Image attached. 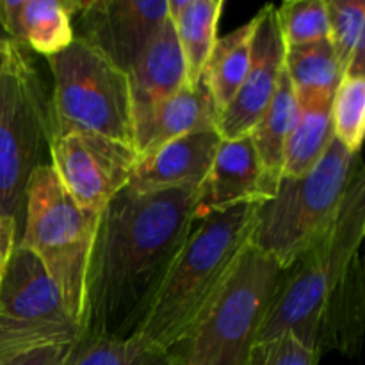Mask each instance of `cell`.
Masks as SVG:
<instances>
[{
  "instance_id": "1",
  "label": "cell",
  "mask_w": 365,
  "mask_h": 365,
  "mask_svg": "<svg viewBox=\"0 0 365 365\" xmlns=\"http://www.w3.org/2000/svg\"><path fill=\"white\" fill-rule=\"evenodd\" d=\"M198 189L125 187L102 210L84 284L78 339L130 337L196 220Z\"/></svg>"
},
{
  "instance_id": "2",
  "label": "cell",
  "mask_w": 365,
  "mask_h": 365,
  "mask_svg": "<svg viewBox=\"0 0 365 365\" xmlns=\"http://www.w3.org/2000/svg\"><path fill=\"white\" fill-rule=\"evenodd\" d=\"M364 235L365 177L359 160L334 223L282 269L255 342L289 331L319 356L330 349L355 356L365 312L359 253Z\"/></svg>"
},
{
  "instance_id": "3",
  "label": "cell",
  "mask_w": 365,
  "mask_h": 365,
  "mask_svg": "<svg viewBox=\"0 0 365 365\" xmlns=\"http://www.w3.org/2000/svg\"><path fill=\"white\" fill-rule=\"evenodd\" d=\"M255 210L245 203L196 217L134 335L171 349L192 330L250 242Z\"/></svg>"
},
{
  "instance_id": "4",
  "label": "cell",
  "mask_w": 365,
  "mask_h": 365,
  "mask_svg": "<svg viewBox=\"0 0 365 365\" xmlns=\"http://www.w3.org/2000/svg\"><path fill=\"white\" fill-rule=\"evenodd\" d=\"M52 138L50 98L25 48L0 39V217L21 235L27 184Z\"/></svg>"
},
{
  "instance_id": "5",
  "label": "cell",
  "mask_w": 365,
  "mask_h": 365,
  "mask_svg": "<svg viewBox=\"0 0 365 365\" xmlns=\"http://www.w3.org/2000/svg\"><path fill=\"white\" fill-rule=\"evenodd\" d=\"M337 139L305 177H282L277 192L259 203L250 245L284 269L330 228L359 164Z\"/></svg>"
},
{
  "instance_id": "6",
  "label": "cell",
  "mask_w": 365,
  "mask_h": 365,
  "mask_svg": "<svg viewBox=\"0 0 365 365\" xmlns=\"http://www.w3.org/2000/svg\"><path fill=\"white\" fill-rule=\"evenodd\" d=\"M282 267L246 245L192 330L170 349L175 365H248Z\"/></svg>"
},
{
  "instance_id": "7",
  "label": "cell",
  "mask_w": 365,
  "mask_h": 365,
  "mask_svg": "<svg viewBox=\"0 0 365 365\" xmlns=\"http://www.w3.org/2000/svg\"><path fill=\"white\" fill-rule=\"evenodd\" d=\"M100 214L81 209L50 164L36 168L27 184L18 245L38 257L81 328L84 284Z\"/></svg>"
},
{
  "instance_id": "8",
  "label": "cell",
  "mask_w": 365,
  "mask_h": 365,
  "mask_svg": "<svg viewBox=\"0 0 365 365\" xmlns=\"http://www.w3.org/2000/svg\"><path fill=\"white\" fill-rule=\"evenodd\" d=\"M53 78L52 135L89 132L134 146L128 75L82 39L46 57Z\"/></svg>"
},
{
  "instance_id": "9",
  "label": "cell",
  "mask_w": 365,
  "mask_h": 365,
  "mask_svg": "<svg viewBox=\"0 0 365 365\" xmlns=\"http://www.w3.org/2000/svg\"><path fill=\"white\" fill-rule=\"evenodd\" d=\"M50 166L81 209L102 214L110 200L130 184L139 157L134 146L89 132L53 134Z\"/></svg>"
},
{
  "instance_id": "10",
  "label": "cell",
  "mask_w": 365,
  "mask_h": 365,
  "mask_svg": "<svg viewBox=\"0 0 365 365\" xmlns=\"http://www.w3.org/2000/svg\"><path fill=\"white\" fill-rule=\"evenodd\" d=\"M0 321L43 344H75L81 328L34 253L16 245L0 278Z\"/></svg>"
},
{
  "instance_id": "11",
  "label": "cell",
  "mask_w": 365,
  "mask_h": 365,
  "mask_svg": "<svg viewBox=\"0 0 365 365\" xmlns=\"http://www.w3.org/2000/svg\"><path fill=\"white\" fill-rule=\"evenodd\" d=\"M166 20L168 0H75L71 27L128 75Z\"/></svg>"
},
{
  "instance_id": "12",
  "label": "cell",
  "mask_w": 365,
  "mask_h": 365,
  "mask_svg": "<svg viewBox=\"0 0 365 365\" xmlns=\"http://www.w3.org/2000/svg\"><path fill=\"white\" fill-rule=\"evenodd\" d=\"M253 21L255 31L248 75L234 100L217 114L216 130L221 139H237L252 134L266 113L284 70L285 43L278 25L277 7H264Z\"/></svg>"
},
{
  "instance_id": "13",
  "label": "cell",
  "mask_w": 365,
  "mask_h": 365,
  "mask_svg": "<svg viewBox=\"0 0 365 365\" xmlns=\"http://www.w3.org/2000/svg\"><path fill=\"white\" fill-rule=\"evenodd\" d=\"M278 182L264 170L252 135L221 139L209 173L196 195V217L245 203L266 202L277 192Z\"/></svg>"
},
{
  "instance_id": "14",
  "label": "cell",
  "mask_w": 365,
  "mask_h": 365,
  "mask_svg": "<svg viewBox=\"0 0 365 365\" xmlns=\"http://www.w3.org/2000/svg\"><path fill=\"white\" fill-rule=\"evenodd\" d=\"M220 145L217 130L191 132L173 139L139 160L128 187L135 192L198 189L212 166Z\"/></svg>"
},
{
  "instance_id": "15",
  "label": "cell",
  "mask_w": 365,
  "mask_h": 365,
  "mask_svg": "<svg viewBox=\"0 0 365 365\" xmlns=\"http://www.w3.org/2000/svg\"><path fill=\"white\" fill-rule=\"evenodd\" d=\"M217 109L202 81L134 118V150L139 160L191 132L216 130Z\"/></svg>"
},
{
  "instance_id": "16",
  "label": "cell",
  "mask_w": 365,
  "mask_h": 365,
  "mask_svg": "<svg viewBox=\"0 0 365 365\" xmlns=\"http://www.w3.org/2000/svg\"><path fill=\"white\" fill-rule=\"evenodd\" d=\"M75 0H0V27L21 48L59 53L73 41Z\"/></svg>"
},
{
  "instance_id": "17",
  "label": "cell",
  "mask_w": 365,
  "mask_h": 365,
  "mask_svg": "<svg viewBox=\"0 0 365 365\" xmlns=\"http://www.w3.org/2000/svg\"><path fill=\"white\" fill-rule=\"evenodd\" d=\"M128 86L132 118L146 113L187 86L184 56L170 18L160 25L135 66L128 71Z\"/></svg>"
},
{
  "instance_id": "18",
  "label": "cell",
  "mask_w": 365,
  "mask_h": 365,
  "mask_svg": "<svg viewBox=\"0 0 365 365\" xmlns=\"http://www.w3.org/2000/svg\"><path fill=\"white\" fill-rule=\"evenodd\" d=\"M298 98V114L289 134L284 153L282 177L309 175L334 143L330 95H307Z\"/></svg>"
},
{
  "instance_id": "19",
  "label": "cell",
  "mask_w": 365,
  "mask_h": 365,
  "mask_svg": "<svg viewBox=\"0 0 365 365\" xmlns=\"http://www.w3.org/2000/svg\"><path fill=\"white\" fill-rule=\"evenodd\" d=\"M221 9V0H168V18L184 56L187 86L202 81L203 66L217 41Z\"/></svg>"
},
{
  "instance_id": "20",
  "label": "cell",
  "mask_w": 365,
  "mask_h": 365,
  "mask_svg": "<svg viewBox=\"0 0 365 365\" xmlns=\"http://www.w3.org/2000/svg\"><path fill=\"white\" fill-rule=\"evenodd\" d=\"M253 31L255 21L252 20L232 31L230 34L217 38L203 66L202 82L212 96L217 114L234 100L248 75L252 63Z\"/></svg>"
},
{
  "instance_id": "21",
  "label": "cell",
  "mask_w": 365,
  "mask_h": 365,
  "mask_svg": "<svg viewBox=\"0 0 365 365\" xmlns=\"http://www.w3.org/2000/svg\"><path fill=\"white\" fill-rule=\"evenodd\" d=\"M296 114H298V98H296L294 86L284 68L278 78L277 91L266 113L250 134L264 170L274 182H280L282 178L285 145L294 125Z\"/></svg>"
},
{
  "instance_id": "22",
  "label": "cell",
  "mask_w": 365,
  "mask_h": 365,
  "mask_svg": "<svg viewBox=\"0 0 365 365\" xmlns=\"http://www.w3.org/2000/svg\"><path fill=\"white\" fill-rule=\"evenodd\" d=\"M64 365H175L170 349L138 335L123 339H78Z\"/></svg>"
},
{
  "instance_id": "23",
  "label": "cell",
  "mask_w": 365,
  "mask_h": 365,
  "mask_svg": "<svg viewBox=\"0 0 365 365\" xmlns=\"http://www.w3.org/2000/svg\"><path fill=\"white\" fill-rule=\"evenodd\" d=\"M284 68L294 86L296 96L335 95L342 70L330 41L285 48Z\"/></svg>"
},
{
  "instance_id": "24",
  "label": "cell",
  "mask_w": 365,
  "mask_h": 365,
  "mask_svg": "<svg viewBox=\"0 0 365 365\" xmlns=\"http://www.w3.org/2000/svg\"><path fill=\"white\" fill-rule=\"evenodd\" d=\"M330 41L342 73L364 71L365 4L359 0H327Z\"/></svg>"
},
{
  "instance_id": "25",
  "label": "cell",
  "mask_w": 365,
  "mask_h": 365,
  "mask_svg": "<svg viewBox=\"0 0 365 365\" xmlns=\"http://www.w3.org/2000/svg\"><path fill=\"white\" fill-rule=\"evenodd\" d=\"M334 138L356 155L365 135V77L364 71L348 70L342 75L331 100Z\"/></svg>"
},
{
  "instance_id": "26",
  "label": "cell",
  "mask_w": 365,
  "mask_h": 365,
  "mask_svg": "<svg viewBox=\"0 0 365 365\" xmlns=\"http://www.w3.org/2000/svg\"><path fill=\"white\" fill-rule=\"evenodd\" d=\"M285 48L328 41L327 0H289L277 9Z\"/></svg>"
},
{
  "instance_id": "27",
  "label": "cell",
  "mask_w": 365,
  "mask_h": 365,
  "mask_svg": "<svg viewBox=\"0 0 365 365\" xmlns=\"http://www.w3.org/2000/svg\"><path fill=\"white\" fill-rule=\"evenodd\" d=\"M319 360L321 356L314 349L285 331L267 341L255 342L250 351L248 365H317Z\"/></svg>"
},
{
  "instance_id": "28",
  "label": "cell",
  "mask_w": 365,
  "mask_h": 365,
  "mask_svg": "<svg viewBox=\"0 0 365 365\" xmlns=\"http://www.w3.org/2000/svg\"><path fill=\"white\" fill-rule=\"evenodd\" d=\"M73 344H46L27 349L2 365H64Z\"/></svg>"
},
{
  "instance_id": "29",
  "label": "cell",
  "mask_w": 365,
  "mask_h": 365,
  "mask_svg": "<svg viewBox=\"0 0 365 365\" xmlns=\"http://www.w3.org/2000/svg\"><path fill=\"white\" fill-rule=\"evenodd\" d=\"M43 344L38 339L31 337L27 334H21V331L14 330V328L6 327V324L0 321V365L7 360H11L13 356L20 355V353L27 351V349L39 348Z\"/></svg>"
},
{
  "instance_id": "30",
  "label": "cell",
  "mask_w": 365,
  "mask_h": 365,
  "mask_svg": "<svg viewBox=\"0 0 365 365\" xmlns=\"http://www.w3.org/2000/svg\"><path fill=\"white\" fill-rule=\"evenodd\" d=\"M18 241H20V235H18L16 227L0 217V278H2L4 269H6Z\"/></svg>"
},
{
  "instance_id": "31",
  "label": "cell",
  "mask_w": 365,
  "mask_h": 365,
  "mask_svg": "<svg viewBox=\"0 0 365 365\" xmlns=\"http://www.w3.org/2000/svg\"><path fill=\"white\" fill-rule=\"evenodd\" d=\"M0 39H9V38H7V36H6V34H4L2 27H0Z\"/></svg>"
}]
</instances>
